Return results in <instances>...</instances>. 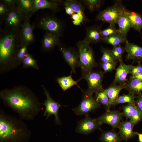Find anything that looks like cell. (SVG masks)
<instances>
[{
  "instance_id": "cell-10",
  "label": "cell",
  "mask_w": 142,
  "mask_h": 142,
  "mask_svg": "<svg viewBox=\"0 0 142 142\" xmlns=\"http://www.w3.org/2000/svg\"><path fill=\"white\" fill-rule=\"evenodd\" d=\"M25 16L20 11L17 7L11 8L5 17V24L12 31H18L21 27Z\"/></svg>"
},
{
  "instance_id": "cell-46",
  "label": "cell",
  "mask_w": 142,
  "mask_h": 142,
  "mask_svg": "<svg viewBox=\"0 0 142 142\" xmlns=\"http://www.w3.org/2000/svg\"><path fill=\"white\" fill-rule=\"evenodd\" d=\"M130 77L142 80V72L136 75H131Z\"/></svg>"
},
{
  "instance_id": "cell-39",
  "label": "cell",
  "mask_w": 142,
  "mask_h": 142,
  "mask_svg": "<svg viewBox=\"0 0 142 142\" xmlns=\"http://www.w3.org/2000/svg\"><path fill=\"white\" fill-rule=\"evenodd\" d=\"M24 65L26 67H31L37 68L36 62L32 56L28 54L23 60Z\"/></svg>"
},
{
  "instance_id": "cell-25",
  "label": "cell",
  "mask_w": 142,
  "mask_h": 142,
  "mask_svg": "<svg viewBox=\"0 0 142 142\" xmlns=\"http://www.w3.org/2000/svg\"><path fill=\"white\" fill-rule=\"evenodd\" d=\"M125 11L119 19L117 24L119 33L126 38L127 33L131 27L129 18Z\"/></svg>"
},
{
  "instance_id": "cell-45",
  "label": "cell",
  "mask_w": 142,
  "mask_h": 142,
  "mask_svg": "<svg viewBox=\"0 0 142 142\" xmlns=\"http://www.w3.org/2000/svg\"><path fill=\"white\" fill-rule=\"evenodd\" d=\"M66 13L69 15H72L75 13L71 8L69 7H65Z\"/></svg>"
},
{
  "instance_id": "cell-31",
  "label": "cell",
  "mask_w": 142,
  "mask_h": 142,
  "mask_svg": "<svg viewBox=\"0 0 142 142\" xmlns=\"http://www.w3.org/2000/svg\"><path fill=\"white\" fill-rule=\"evenodd\" d=\"M104 90L95 93V99L99 103L104 105L106 108L107 111H108L109 110L110 108L109 99Z\"/></svg>"
},
{
  "instance_id": "cell-8",
  "label": "cell",
  "mask_w": 142,
  "mask_h": 142,
  "mask_svg": "<svg viewBox=\"0 0 142 142\" xmlns=\"http://www.w3.org/2000/svg\"><path fill=\"white\" fill-rule=\"evenodd\" d=\"M100 105L93 98V94L86 90L83 92L82 99L80 104L72 110L77 115L86 116L99 108Z\"/></svg>"
},
{
  "instance_id": "cell-42",
  "label": "cell",
  "mask_w": 142,
  "mask_h": 142,
  "mask_svg": "<svg viewBox=\"0 0 142 142\" xmlns=\"http://www.w3.org/2000/svg\"><path fill=\"white\" fill-rule=\"evenodd\" d=\"M142 72V64L138 63V65L134 66L130 71L129 74L134 75H136Z\"/></svg>"
},
{
  "instance_id": "cell-12",
  "label": "cell",
  "mask_w": 142,
  "mask_h": 142,
  "mask_svg": "<svg viewBox=\"0 0 142 142\" xmlns=\"http://www.w3.org/2000/svg\"><path fill=\"white\" fill-rule=\"evenodd\" d=\"M124 115L118 110H109L97 118L101 125L103 124H106L111 126L113 129L117 128L122 120Z\"/></svg>"
},
{
  "instance_id": "cell-32",
  "label": "cell",
  "mask_w": 142,
  "mask_h": 142,
  "mask_svg": "<svg viewBox=\"0 0 142 142\" xmlns=\"http://www.w3.org/2000/svg\"><path fill=\"white\" fill-rule=\"evenodd\" d=\"M135 95L129 93L127 94L119 95L115 100L114 105L125 103L135 104Z\"/></svg>"
},
{
  "instance_id": "cell-35",
  "label": "cell",
  "mask_w": 142,
  "mask_h": 142,
  "mask_svg": "<svg viewBox=\"0 0 142 142\" xmlns=\"http://www.w3.org/2000/svg\"><path fill=\"white\" fill-rule=\"evenodd\" d=\"M109 50L112 55L118 60H122L123 55L125 52L124 47L119 45L113 47Z\"/></svg>"
},
{
  "instance_id": "cell-28",
  "label": "cell",
  "mask_w": 142,
  "mask_h": 142,
  "mask_svg": "<svg viewBox=\"0 0 142 142\" xmlns=\"http://www.w3.org/2000/svg\"><path fill=\"white\" fill-rule=\"evenodd\" d=\"M126 39L119 34L106 38H103V42L111 45L113 47L121 45V44L125 43Z\"/></svg>"
},
{
  "instance_id": "cell-13",
  "label": "cell",
  "mask_w": 142,
  "mask_h": 142,
  "mask_svg": "<svg viewBox=\"0 0 142 142\" xmlns=\"http://www.w3.org/2000/svg\"><path fill=\"white\" fill-rule=\"evenodd\" d=\"M119 62V65L116 69L114 79L110 85H115L117 84H126L127 76L130 70L134 66L133 64L130 65L125 64L122 60Z\"/></svg>"
},
{
  "instance_id": "cell-30",
  "label": "cell",
  "mask_w": 142,
  "mask_h": 142,
  "mask_svg": "<svg viewBox=\"0 0 142 142\" xmlns=\"http://www.w3.org/2000/svg\"><path fill=\"white\" fill-rule=\"evenodd\" d=\"M82 2L87 8L91 12L99 10L104 3V1L101 0H84Z\"/></svg>"
},
{
  "instance_id": "cell-15",
  "label": "cell",
  "mask_w": 142,
  "mask_h": 142,
  "mask_svg": "<svg viewBox=\"0 0 142 142\" xmlns=\"http://www.w3.org/2000/svg\"><path fill=\"white\" fill-rule=\"evenodd\" d=\"M29 16H25L23 22L21 26V37L23 43L28 45L34 40L33 30L34 26L31 24Z\"/></svg>"
},
{
  "instance_id": "cell-5",
  "label": "cell",
  "mask_w": 142,
  "mask_h": 142,
  "mask_svg": "<svg viewBox=\"0 0 142 142\" xmlns=\"http://www.w3.org/2000/svg\"><path fill=\"white\" fill-rule=\"evenodd\" d=\"M39 28L46 33L58 37L62 34L64 26L62 22L54 16L45 15L41 17L38 22Z\"/></svg>"
},
{
  "instance_id": "cell-11",
  "label": "cell",
  "mask_w": 142,
  "mask_h": 142,
  "mask_svg": "<svg viewBox=\"0 0 142 142\" xmlns=\"http://www.w3.org/2000/svg\"><path fill=\"white\" fill-rule=\"evenodd\" d=\"M100 125L97 118H92L88 115L78 122L76 130L79 133L87 135L99 128Z\"/></svg>"
},
{
  "instance_id": "cell-34",
  "label": "cell",
  "mask_w": 142,
  "mask_h": 142,
  "mask_svg": "<svg viewBox=\"0 0 142 142\" xmlns=\"http://www.w3.org/2000/svg\"><path fill=\"white\" fill-rule=\"evenodd\" d=\"M129 119L134 126L142 119V113L136 105Z\"/></svg>"
},
{
  "instance_id": "cell-37",
  "label": "cell",
  "mask_w": 142,
  "mask_h": 142,
  "mask_svg": "<svg viewBox=\"0 0 142 142\" xmlns=\"http://www.w3.org/2000/svg\"><path fill=\"white\" fill-rule=\"evenodd\" d=\"M136 105L135 104H128L123 107V113L127 119L130 118Z\"/></svg>"
},
{
  "instance_id": "cell-19",
  "label": "cell",
  "mask_w": 142,
  "mask_h": 142,
  "mask_svg": "<svg viewBox=\"0 0 142 142\" xmlns=\"http://www.w3.org/2000/svg\"><path fill=\"white\" fill-rule=\"evenodd\" d=\"M133 127L129 120L123 121L120 123L117 128L119 130V133L123 140L127 141L136 135L133 130Z\"/></svg>"
},
{
  "instance_id": "cell-4",
  "label": "cell",
  "mask_w": 142,
  "mask_h": 142,
  "mask_svg": "<svg viewBox=\"0 0 142 142\" xmlns=\"http://www.w3.org/2000/svg\"><path fill=\"white\" fill-rule=\"evenodd\" d=\"M89 44L84 40L77 43L79 50V66L80 67L82 71L92 70L97 65L95 60L93 50Z\"/></svg>"
},
{
  "instance_id": "cell-26",
  "label": "cell",
  "mask_w": 142,
  "mask_h": 142,
  "mask_svg": "<svg viewBox=\"0 0 142 142\" xmlns=\"http://www.w3.org/2000/svg\"><path fill=\"white\" fill-rule=\"evenodd\" d=\"M72 72L71 71L69 76L58 78L57 79L58 84L64 91L68 90L74 85H77L80 88L79 86L78 85V83L82 79V78H81L77 80H74L72 78Z\"/></svg>"
},
{
  "instance_id": "cell-7",
  "label": "cell",
  "mask_w": 142,
  "mask_h": 142,
  "mask_svg": "<svg viewBox=\"0 0 142 142\" xmlns=\"http://www.w3.org/2000/svg\"><path fill=\"white\" fill-rule=\"evenodd\" d=\"M14 31L6 33L0 39V60L5 61L11 57L13 52L16 41Z\"/></svg>"
},
{
  "instance_id": "cell-27",
  "label": "cell",
  "mask_w": 142,
  "mask_h": 142,
  "mask_svg": "<svg viewBox=\"0 0 142 142\" xmlns=\"http://www.w3.org/2000/svg\"><path fill=\"white\" fill-rule=\"evenodd\" d=\"M100 139L102 142H120L123 140L119 133L113 130L102 132Z\"/></svg>"
},
{
  "instance_id": "cell-40",
  "label": "cell",
  "mask_w": 142,
  "mask_h": 142,
  "mask_svg": "<svg viewBox=\"0 0 142 142\" xmlns=\"http://www.w3.org/2000/svg\"><path fill=\"white\" fill-rule=\"evenodd\" d=\"M27 45L25 44H22L17 55V58L18 60H23L28 54L27 53Z\"/></svg>"
},
{
  "instance_id": "cell-20",
  "label": "cell",
  "mask_w": 142,
  "mask_h": 142,
  "mask_svg": "<svg viewBox=\"0 0 142 142\" xmlns=\"http://www.w3.org/2000/svg\"><path fill=\"white\" fill-rule=\"evenodd\" d=\"M125 12L129 21L131 27L141 34L142 29V15L140 13L129 11L126 9Z\"/></svg>"
},
{
  "instance_id": "cell-41",
  "label": "cell",
  "mask_w": 142,
  "mask_h": 142,
  "mask_svg": "<svg viewBox=\"0 0 142 142\" xmlns=\"http://www.w3.org/2000/svg\"><path fill=\"white\" fill-rule=\"evenodd\" d=\"M11 8L3 2L0 3V16L1 17H6Z\"/></svg>"
},
{
  "instance_id": "cell-3",
  "label": "cell",
  "mask_w": 142,
  "mask_h": 142,
  "mask_svg": "<svg viewBox=\"0 0 142 142\" xmlns=\"http://www.w3.org/2000/svg\"><path fill=\"white\" fill-rule=\"evenodd\" d=\"M126 9L121 0H116L113 4L99 12L95 20L109 23V25H115Z\"/></svg>"
},
{
  "instance_id": "cell-22",
  "label": "cell",
  "mask_w": 142,
  "mask_h": 142,
  "mask_svg": "<svg viewBox=\"0 0 142 142\" xmlns=\"http://www.w3.org/2000/svg\"><path fill=\"white\" fill-rule=\"evenodd\" d=\"M63 3L65 7L70 8L75 13L82 16L84 22L89 21L85 15L84 7L79 1L74 0H67L64 1Z\"/></svg>"
},
{
  "instance_id": "cell-1",
  "label": "cell",
  "mask_w": 142,
  "mask_h": 142,
  "mask_svg": "<svg viewBox=\"0 0 142 142\" xmlns=\"http://www.w3.org/2000/svg\"><path fill=\"white\" fill-rule=\"evenodd\" d=\"M1 97L5 105L11 108L23 120H32L41 111V104L33 94L20 90H5Z\"/></svg>"
},
{
  "instance_id": "cell-16",
  "label": "cell",
  "mask_w": 142,
  "mask_h": 142,
  "mask_svg": "<svg viewBox=\"0 0 142 142\" xmlns=\"http://www.w3.org/2000/svg\"><path fill=\"white\" fill-rule=\"evenodd\" d=\"M125 43L124 48L127 53L126 59L140 63L142 61V47L129 42L127 39Z\"/></svg>"
},
{
  "instance_id": "cell-29",
  "label": "cell",
  "mask_w": 142,
  "mask_h": 142,
  "mask_svg": "<svg viewBox=\"0 0 142 142\" xmlns=\"http://www.w3.org/2000/svg\"><path fill=\"white\" fill-rule=\"evenodd\" d=\"M33 3L34 0H17V7L23 15L29 12V16L32 11Z\"/></svg>"
},
{
  "instance_id": "cell-43",
  "label": "cell",
  "mask_w": 142,
  "mask_h": 142,
  "mask_svg": "<svg viewBox=\"0 0 142 142\" xmlns=\"http://www.w3.org/2000/svg\"><path fill=\"white\" fill-rule=\"evenodd\" d=\"M135 97V98L136 99L135 101V104L142 113V93H140Z\"/></svg>"
},
{
  "instance_id": "cell-36",
  "label": "cell",
  "mask_w": 142,
  "mask_h": 142,
  "mask_svg": "<svg viewBox=\"0 0 142 142\" xmlns=\"http://www.w3.org/2000/svg\"><path fill=\"white\" fill-rule=\"evenodd\" d=\"M118 34H119L118 30L116 27L115 25H109L108 27L102 30L101 31L103 38L107 37Z\"/></svg>"
},
{
  "instance_id": "cell-17",
  "label": "cell",
  "mask_w": 142,
  "mask_h": 142,
  "mask_svg": "<svg viewBox=\"0 0 142 142\" xmlns=\"http://www.w3.org/2000/svg\"><path fill=\"white\" fill-rule=\"evenodd\" d=\"M61 1H49L46 0H34L32 11L29 16L30 17L36 11L42 9H48L54 11L59 10V3Z\"/></svg>"
},
{
  "instance_id": "cell-18",
  "label": "cell",
  "mask_w": 142,
  "mask_h": 142,
  "mask_svg": "<svg viewBox=\"0 0 142 142\" xmlns=\"http://www.w3.org/2000/svg\"><path fill=\"white\" fill-rule=\"evenodd\" d=\"M101 26L95 25L87 28L86 35L84 40L89 44L96 43L102 41Z\"/></svg>"
},
{
  "instance_id": "cell-9",
  "label": "cell",
  "mask_w": 142,
  "mask_h": 142,
  "mask_svg": "<svg viewBox=\"0 0 142 142\" xmlns=\"http://www.w3.org/2000/svg\"><path fill=\"white\" fill-rule=\"evenodd\" d=\"M44 93L46 99L42 104L45 107L43 116L47 120L52 115L55 116V121L56 124L60 125L61 121L58 115V112L61 105L58 102L54 100L51 97L49 92L43 87Z\"/></svg>"
},
{
  "instance_id": "cell-44",
  "label": "cell",
  "mask_w": 142,
  "mask_h": 142,
  "mask_svg": "<svg viewBox=\"0 0 142 142\" xmlns=\"http://www.w3.org/2000/svg\"><path fill=\"white\" fill-rule=\"evenodd\" d=\"M3 2L7 4L11 9L16 7L15 4H17V0H4Z\"/></svg>"
},
{
  "instance_id": "cell-21",
  "label": "cell",
  "mask_w": 142,
  "mask_h": 142,
  "mask_svg": "<svg viewBox=\"0 0 142 142\" xmlns=\"http://www.w3.org/2000/svg\"><path fill=\"white\" fill-rule=\"evenodd\" d=\"M126 84H119L115 85H110L105 89L104 91L109 99V108L113 105L114 103L118 97L120 91L123 89H125Z\"/></svg>"
},
{
  "instance_id": "cell-23",
  "label": "cell",
  "mask_w": 142,
  "mask_h": 142,
  "mask_svg": "<svg viewBox=\"0 0 142 142\" xmlns=\"http://www.w3.org/2000/svg\"><path fill=\"white\" fill-rule=\"evenodd\" d=\"M125 89L129 93L134 95L139 94L142 91V80L130 77Z\"/></svg>"
},
{
  "instance_id": "cell-47",
  "label": "cell",
  "mask_w": 142,
  "mask_h": 142,
  "mask_svg": "<svg viewBox=\"0 0 142 142\" xmlns=\"http://www.w3.org/2000/svg\"><path fill=\"white\" fill-rule=\"evenodd\" d=\"M135 133L138 135L139 142H142V134L136 132H135Z\"/></svg>"
},
{
  "instance_id": "cell-33",
  "label": "cell",
  "mask_w": 142,
  "mask_h": 142,
  "mask_svg": "<svg viewBox=\"0 0 142 142\" xmlns=\"http://www.w3.org/2000/svg\"><path fill=\"white\" fill-rule=\"evenodd\" d=\"M101 50L103 54L100 58L102 63L111 62L117 63L118 60L112 55L109 49L102 47L101 48Z\"/></svg>"
},
{
  "instance_id": "cell-6",
  "label": "cell",
  "mask_w": 142,
  "mask_h": 142,
  "mask_svg": "<svg viewBox=\"0 0 142 142\" xmlns=\"http://www.w3.org/2000/svg\"><path fill=\"white\" fill-rule=\"evenodd\" d=\"M82 78L85 79L88 83L87 91L93 94L103 90L102 84L104 73L102 71L92 70L88 71H82Z\"/></svg>"
},
{
  "instance_id": "cell-14",
  "label": "cell",
  "mask_w": 142,
  "mask_h": 142,
  "mask_svg": "<svg viewBox=\"0 0 142 142\" xmlns=\"http://www.w3.org/2000/svg\"><path fill=\"white\" fill-rule=\"evenodd\" d=\"M60 50L64 60L70 67L71 71L75 73L76 67L79 65V53L70 48L62 47Z\"/></svg>"
},
{
  "instance_id": "cell-24",
  "label": "cell",
  "mask_w": 142,
  "mask_h": 142,
  "mask_svg": "<svg viewBox=\"0 0 142 142\" xmlns=\"http://www.w3.org/2000/svg\"><path fill=\"white\" fill-rule=\"evenodd\" d=\"M59 37L51 34L46 33L42 41V46L46 50L51 49L59 43Z\"/></svg>"
},
{
  "instance_id": "cell-38",
  "label": "cell",
  "mask_w": 142,
  "mask_h": 142,
  "mask_svg": "<svg viewBox=\"0 0 142 142\" xmlns=\"http://www.w3.org/2000/svg\"><path fill=\"white\" fill-rule=\"evenodd\" d=\"M100 66L104 70V73L111 72L114 70H116V63L115 62L101 63Z\"/></svg>"
},
{
  "instance_id": "cell-2",
  "label": "cell",
  "mask_w": 142,
  "mask_h": 142,
  "mask_svg": "<svg viewBox=\"0 0 142 142\" xmlns=\"http://www.w3.org/2000/svg\"><path fill=\"white\" fill-rule=\"evenodd\" d=\"M32 135L23 120L0 109V142H28Z\"/></svg>"
}]
</instances>
